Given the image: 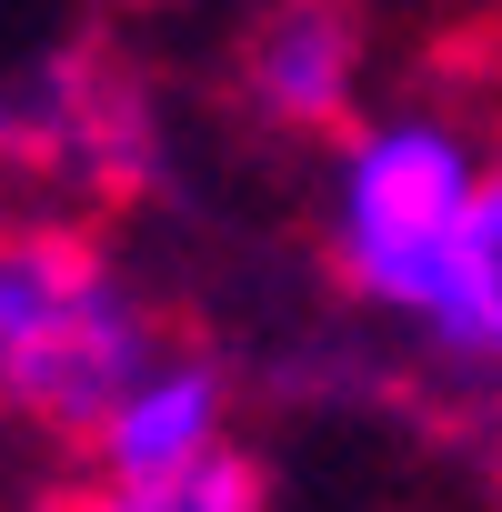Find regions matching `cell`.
<instances>
[{"label":"cell","instance_id":"1","mask_svg":"<svg viewBox=\"0 0 502 512\" xmlns=\"http://www.w3.org/2000/svg\"><path fill=\"white\" fill-rule=\"evenodd\" d=\"M151 372L161 332L91 231L71 221L0 231V412L71 452H101L111 412Z\"/></svg>","mask_w":502,"mask_h":512},{"label":"cell","instance_id":"2","mask_svg":"<svg viewBox=\"0 0 502 512\" xmlns=\"http://www.w3.org/2000/svg\"><path fill=\"white\" fill-rule=\"evenodd\" d=\"M472 161L452 131L432 121H392V131H362L342 151V191H332V272L342 292L382 302V312H432L442 272H452V241H462V211H472Z\"/></svg>","mask_w":502,"mask_h":512},{"label":"cell","instance_id":"3","mask_svg":"<svg viewBox=\"0 0 502 512\" xmlns=\"http://www.w3.org/2000/svg\"><path fill=\"white\" fill-rule=\"evenodd\" d=\"M0 171L11 181H51L81 201H141L161 181V131H151V91L111 41H61L31 71L0 81Z\"/></svg>","mask_w":502,"mask_h":512},{"label":"cell","instance_id":"4","mask_svg":"<svg viewBox=\"0 0 502 512\" xmlns=\"http://www.w3.org/2000/svg\"><path fill=\"white\" fill-rule=\"evenodd\" d=\"M231 81L251 121H272V131H302V141L342 131L362 91V0H262L241 21Z\"/></svg>","mask_w":502,"mask_h":512},{"label":"cell","instance_id":"5","mask_svg":"<svg viewBox=\"0 0 502 512\" xmlns=\"http://www.w3.org/2000/svg\"><path fill=\"white\" fill-rule=\"evenodd\" d=\"M221 442V382L201 362H161L101 432V462L121 482H161V472H191L201 452Z\"/></svg>","mask_w":502,"mask_h":512},{"label":"cell","instance_id":"6","mask_svg":"<svg viewBox=\"0 0 502 512\" xmlns=\"http://www.w3.org/2000/svg\"><path fill=\"white\" fill-rule=\"evenodd\" d=\"M422 332L462 362H502V161L472 181V211H462V241H452V272L422 312Z\"/></svg>","mask_w":502,"mask_h":512},{"label":"cell","instance_id":"7","mask_svg":"<svg viewBox=\"0 0 502 512\" xmlns=\"http://www.w3.org/2000/svg\"><path fill=\"white\" fill-rule=\"evenodd\" d=\"M41 512H272V472L251 452H231V442H211L191 472H161V482L101 472V482H81V492H61Z\"/></svg>","mask_w":502,"mask_h":512},{"label":"cell","instance_id":"8","mask_svg":"<svg viewBox=\"0 0 502 512\" xmlns=\"http://www.w3.org/2000/svg\"><path fill=\"white\" fill-rule=\"evenodd\" d=\"M91 11H191V0H91Z\"/></svg>","mask_w":502,"mask_h":512}]
</instances>
